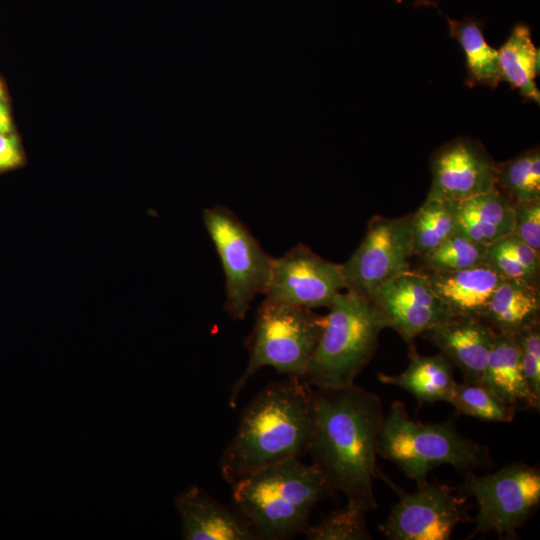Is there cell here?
<instances>
[{"label": "cell", "mask_w": 540, "mask_h": 540, "mask_svg": "<svg viewBox=\"0 0 540 540\" xmlns=\"http://www.w3.org/2000/svg\"><path fill=\"white\" fill-rule=\"evenodd\" d=\"M314 419V391L305 378L267 385L244 408L222 453L223 480L232 485L259 469L299 459L308 452Z\"/></svg>", "instance_id": "7a4b0ae2"}, {"label": "cell", "mask_w": 540, "mask_h": 540, "mask_svg": "<svg viewBox=\"0 0 540 540\" xmlns=\"http://www.w3.org/2000/svg\"><path fill=\"white\" fill-rule=\"evenodd\" d=\"M486 245L455 232L440 245L419 257L424 272H453L485 262Z\"/></svg>", "instance_id": "484cf974"}, {"label": "cell", "mask_w": 540, "mask_h": 540, "mask_svg": "<svg viewBox=\"0 0 540 540\" xmlns=\"http://www.w3.org/2000/svg\"><path fill=\"white\" fill-rule=\"evenodd\" d=\"M387 328L396 331L415 350L414 340L428 329L453 318L420 270L408 269L370 297Z\"/></svg>", "instance_id": "7c38bea8"}, {"label": "cell", "mask_w": 540, "mask_h": 540, "mask_svg": "<svg viewBox=\"0 0 540 540\" xmlns=\"http://www.w3.org/2000/svg\"><path fill=\"white\" fill-rule=\"evenodd\" d=\"M512 233L540 251V200L514 203Z\"/></svg>", "instance_id": "f546056e"}, {"label": "cell", "mask_w": 540, "mask_h": 540, "mask_svg": "<svg viewBox=\"0 0 540 540\" xmlns=\"http://www.w3.org/2000/svg\"><path fill=\"white\" fill-rule=\"evenodd\" d=\"M524 378L532 395L540 401V321L515 334Z\"/></svg>", "instance_id": "f1b7e54d"}, {"label": "cell", "mask_w": 540, "mask_h": 540, "mask_svg": "<svg viewBox=\"0 0 540 540\" xmlns=\"http://www.w3.org/2000/svg\"><path fill=\"white\" fill-rule=\"evenodd\" d=\"M377 478L398 495L379 529L390 540H448L455 528L469 520L467 496L447 484L424 482L413 492L396 485L378 469Z\"/></svg>", "instance_id": "9c48e42d"}, {"label": "cell", "mask_w": 540, "mask_h": 540, "mask_svg": "<svg viewBox=\"0 0 540 540\" xmlns=\"http://www.w3.org/2000/svg\"><path fill=\"white\" fill-rule=\"evenodd\" d=\"M496 188L513 203L540 200V150L527 149L496 164Z\"/></svg>", "instance_id": "d4e9b609"}, {"label": "cell", "mask_w": 540, "mask_h": 540, "mask_svg": "<svg viewBox=\"0 0 540 540\" xmlns=\"http://www.w3.org/2000/svg\"><path fill=\"white\" fill-rule=\"evenodd\" d=\"M343 289V265L299 244L273 258L264 300L308 309L329 307Z\"/></svg>", "instance_id": "8fae6325"}, {"label": "cell", "mask_w": 540, "mask_h": 540, "mask_svg": "<svg viewBox=\"0 0 540 540\" xmlns=\"http://www.w3.org/2000/svg\"><path fill=\"white\" fill-rule=\"evenodd\" d=\"M461 489L473 496L478 506L471 536L494 532L512 539L540 503V471L523 462L482 476L469 471Z\"/></svg>", "instance_id": "ba28073f"}, {"label": "cell", "mask_w": 540, "mask_h": 540, "mask_svg": "<svg viewBox=\"0 0 540 540\" xmlns=\"http://www.w3.org/2000/svg\"><path fill=\"white\" fill-rule=\"evenodd\" d=\"M3 92H4L3 87H2L1 82H0V98L3 96Z\"/></svg>", "instance_id": "836d02e7"}, {"label": "cell", "mask_w": 540, "mask_h": 540, "mask_svg": "<svg viewBox=\"0 0 540 540\" xmlns=\"http://www.w3.org/2000/svg\"><path fill=\"white\" fill-rule=\"evenodd\" d=\"M203 221L220 257L226 278L225 309L242 320L258 294H264L273 258L230 210H204Z\"/></svg>", "instance_id": "52a82bcc"}, {"label": "cell", "mask_w": 540, "mask_h": 540, "mask_svg": "<svg viewBox=\"0 0 540 540\" xmlns=\"http://www.w3.org/2000/svg\"><path fill=\"white\" fill-rule=\"evenodd\" d=\"M315 419L308 452L331 490L366 512L377 508L380 398L355 383L314 391Z\"/></svg>", "instance_id": "6da1fadb"}, {"label": "cell", "mask_w": 540, "mask_h": 540, "mask_svg": "<svg viewBox=\"0 0 540 540\" xmlns=\"http://www.w3.org/2000/svg\"><path fill=\"white\" fill-rule=\"evenodd\" d=\"M328 308L305 379L319 389H339L354 384L387 325L370 299L351 291L339 293Z\"/></svg>", "instance_id": "277c9868"}, {"label": "cell", "mask_w": 540, "mask_h": 540, "mask_svg": "<svg viewBox=\"0 0 540 540\" xmlns=\"http://www.w3.org/2000/svg\"><path fill=\"white\" fill-rule=\"evenodd\" d=\"M402 1L403 0H396V3H400ZM417 3H422L423 5L431 4V2L428 0H418Z\"/></svg>", "instance_id": "d6a6232c"}, {"label": "cell", "mask_w": 540, "mask_h": 540, "mask_svg": "<svg viewBox=\"0 0 540 540\" xmlns=\"http://www.w3.org/2000/svg\"><path fill=\"white\" fill-rule=\"evenodd\" d=\"M174 504L185 540H259L250 522L236 507L219 502L200 486L183 490Z\"/></svg>", "instance_id": "5bb4252c"}, {"label": "cell", "mask_w": 540, "mask_h": 540, "mask_svg": "<svg viewBox=\"0 0 540 540\" xmlns=\"http://www.w3.org/2000/svg\"><path fill=\"white\" fill-rule=\"evenodd\" d=\"M412 256L421 257L456 232V202L427 197L412 214Z\"/></svg>", "instance_id": "603a6c76"}, {"label": "cell", "mask_w": 540, "mask_h": 540, "mask_svg": "<svg viewBox=\"0 0 540 540\" xmlns=\"http://www.w3.org/2000/svg\"><path fill=\"white\" fill-rule=\"evenodd\" d=\"M496 331L477 317H453L421 336L436 346L462 373L463 382L482 385Z\"/></svg>", "instance_id": "9a60e30c"}, {"label": "cell", "mask_w": 540, "mask_h": 540, "mask_svg": "<svg viewBox=\"0 0 540 540\" xmlns=\"http://www.w3.org/2000/svg\"><path fill=\"white\" fill-rule=\"evenodd\" d=\"M458 414L490 422H511L516 408L501 402L483 385L457 383L449 402Z\"/></svg>", "instance_id": "4316f807"}, {"label": "cell", "mask_w": 540, "mask_h": 540, "mask_svg": "<svg viewBox=\"0 0 540 540\" xmlns=\"http://www.w3.org/2000/svg\"><path fill=\"white\" fill-rule=\"evenodd\" d=\"M446 21L450 35L464 52L466 85L496 88L501 81L498 50L487 43L480 23L472 18L453 20L446 17Z\"/></svg>", "instance_id": "7402d4cb"}, {"label": "cell", "mask_w": 540, "mask_h": 540, "mask_svg": "<svg viewBox=\"0 0 540 540\" xmlns=\"http://www.w3.org/2000/svg\"><path fill=\"white\" fill-rule=\"evenodd\" d=\"M539 52L531 39L528 25L517 23L498 50L501 81L517 89L525 99L540 102L535 78L538 72Z\"/></svg>", "instance_id": "44dd1931"}, {"label": "cell", "mask_w": 540, "mask_h": 540, "mask_svg": "<svg viewBox=\"0 0 540 540\" xmlns=\"http://www.w3.org/2000/svg\"><path fill=\"white\" fill-rule=\"evenodd\" d=\"M333 491L314 464L287 460L232 484L235 507L259 540H285L304 533L316 504Z\"/></svg>", "instance_id": "3957f363"}, {"label": "cell", "mask_w": 540, "mask_h": 540, "mask_svg": "<svg viewBox=\"0 0 540 540\" xmlns=\"http://www.w3.org/2000/svg\"><path fill=\"white\" fill-rule=\"evenodd\" d=\"M482 385L501 402L539 410L522 371L515 335L497 333L487 358Z\"/></svg>", "instance_id": "e0dca14e"}, {"label": "cell", "mask_w": 540, "mask_h": 540, "mask_svg": "<svg viewBox=\"0 0 540 540\" xmlns=\"http://www.w3.org/2000/svg\"><path fill=\"white\" fill-rule=\"evenodd\" d=\"M8 133H0V169L11 168L21 161L17 140Z\"/></svg>", "instance_id": "4dcf8cb0"}, {"label": "cell", "mask_w": 540, "mask_h": 540, "mask_svg": "<svg viewBox=\"0 0 540 540\" xmlns=\"http://www.w3.org/2000/svg\"><path fill=\"white\" fill-rule=\"evenodd\" d=\"M412 214L373 217L360 245L343 265L345 289L368 299L384 284L410 269Z\"/></svg>", "instance_id": "30bf717a"}, {"label": "cell", "mask_w": 540, "mask_h": 540, "mask_svg": "<svg viewBox=\"0 0 540 540\" xmlns=\"http://www.w3.org/2000/svg\"><path fill=\"white\" fill-rule=\"evenodd\" d=\"M424 273L453 317L482 319L494 290L504 279L486 262L459 271Z\"/></svg>", "instance_id": "2e32d148"}, {"label": "cell", "mask_w": 540, "mask_h": 540, "mask_svg": "<svg viewBox=\"0 0 540 540\" xmlns=\"http://www.w3.org/2000/svg\"><path fill=\"white\" fill-rule=\"evenodd\" d=\"M410 363L396 375L379 372L378 380L406 390L420 403L449 402L456 381L453 377V363L443 354L419 355L410 351Z\"/></svg>", "instance_id": "d6986e66"}, {"label": "cell", "mask_w": 540, "mask_h": 540, "mask_svg": "<svg viewBox=\"0 0 540 540\" xmlns=\"http://www.w3.org/2000/svg\"><path fill=\"white\" fill-rule=\"evenodd\" d=\"M378 455L395 463L417 485L426 482L429 471L440 465L469 472L491 463L489 449L460 434L451 421H415L399 401L383 418Z\"/></svg>", "instance_id": "5b68a950"}, {"label": "cell", "mask_w": 540, "mask_h": 540, "mask_svg": "<svg viewBox=\"0 0 540 540\" xmlns=\"http://www.w3.org/2000/svg\"><path fill=\"white\" fill-rule=\"evenodd\" d=\"M485 262L503 278L539 285L540 251L533 249L513 233L487 247Z\"/></svg>", "instance_id": "cb8c5ba5"}, {"label": "cell", "mask_w": 540, "mask_h": 540, "mask_svg": "<svg viewBox=\"0 0 540 540\" xmlns=\"http://www.w3.org/2000/svg\"><path fill=\"white\" fill-rule=\"evenodd\" d=\"M357 506L346 504L344 508L332 511L315 525H308L304 531L308 540H368L371 534L367 528L365 514Z\"/></svg>", "instance_id": "83f0119b"}, {"label": "cell", "mask_w": 540, "mask_h": 540, "mask_svg": "<svg viewBox=\"0 0 540 540\" xmlns=\"http://www.w3.org/2000/svg\"><path fill=\"white\" fill-rule=\"evenodd\" d=\"M323 325L324 316L312 309L264 300L250 337L248 364L230 390L231 407L236 406L247 382L261 368L272 367L281 374L305 378Z\"/></svg>", "instance_id": "8992f818"}, {"label": "cell", "mask_w": 540, "mask_h": 540, "mask_svg": "<svg viewBox=\"0 0 540 540\" xmlns=\"http://www.w3.org/2000/svg\"><path fill=\"white\" fill-rule=\"evenodd\" d=\"M514 203L500 190L456 203V232L489 246L513 231Z\"/></svg>", "instance_id": "ac0fdd59"}, {"label": "cell", "mask_w": 540, "mask_h": 540, "mask_svg": "<svg viewBox=\"0 0 540 540\" xmlns=\"http://www.w3.org/2000/svg\"><path fill=\"white\" fill-rule=\"evenodd\" d=\"M11 130V120L6 104L0 100V133H9Z\"/></svg>", "instance_id": "1f68e13d"}, {"label": "cell", "mask_w": 540, "mask_h": 540, "mask_svg": "<svg viewBox=\"0 0 540 540\" xmlns=\"http://www.w3.org/2000/svg\"><path fill=\"white\" fill-rule=\"evenodd\" d=\"M496 162L471 138L454 139L431 157L432 182L427 197L460 202L496 188Z\"/></svg>", "instance_id": "4fadbf2b"}, {"label": "cell", "mask_w": 540, "mask_h": 540, "mask_svg": "<svg viewBox=\"0 0 540 540\" xmlns=\"http://www.w3.org/2000/svg\"><path fill=\"white\" fill-rule=\"evenodd\" d=\"M539 316V285L504 278L494 290L482 319L497 333L515 335L540 321Z\"/></svg>", "instance_id": "ffe728a7"}]
</instances>
